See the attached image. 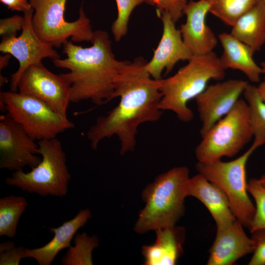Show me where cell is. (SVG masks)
Returning <instances> with one entry per match:
<instances>
[{"label": "cell", "mask_w": 265, "mask_h": 265, "mask_svg": "<svg viewBox=\"0 0 265 265\" xmlns=\"http://www.w3.org/2000/svg\"><path fill=\"white\" fill-rule=\"evenodd\" d=\"M147 62L138 57L123 68L113 95V99L120 97L119 104L106 115L98 117L87 132L92 149L96 150L103 139L116 135L120 155L132 151L139 126L160 119L162 79L151 78L145 68Z\"/></svg>", "instance_id": "6da1fadb"}, {"label": "cell", "mask_w": 265, "mask_h": 265, "mask_svg": "<svg viewBox=\"0 0 265 265\" xmlns=\"http://www.w3.org/2000/svg\"><path fill=\"white\" fill-rule=\"evenodd\" d=\"M90 42V47L83 48L66 41L62 45L66 57L52 62L69 71L59 75L70 86L71 102L89 100L101 106L113 99L120 74L129 61L115 58L109 34L105 30L94 31Z\"/></svg>", "instance_id": "7a4b0ae2"}, {"label": "cell", "mask_w": 265, "mask_h": 265, "mask_svg": "<svg viewBox=\"0 0 265 265\" xmlns=\"http://www.w3.org/2000/svg\"><path fill=\"white\" fill-rule=\"evenodd\" d=\"M188 168L174 167L157 176L142 192L145 207L140 211L134 227L135 232L172 227L184 215Z\"/></svg>", "instance_id": "3957f363"}, {"label": "cell", "mask_w": 265, "mask_h": 265, "mask_svg": "<svg viewBox=\"0 0 265 265\" xmlns=\"http://www.w3.org/2000/svg\"><path fill=\"white\" fill-rule=\"evenodd\" d=\"M187 63L172 76L161 80V110L174 112L180 121L192 120L193 113L188 102L195 99L208 86L211 80H221L225 75L219 57L213 51L193 55Z\"/></svg>", "instance_id": "277c9868"}, {"label": "cell", "mask_w": 265, "mask_h": 265, "mask_svg": "<svg viewBox=\"0 0 265 265\" xmlns=\"http://www.w3.org/2000/svg\"><path fill=\"white\" fill-rule=\"evenodd\" d=\"M41 160L28 172H13L5 180L8 186L41 196H65L71 175L66 164V154L61 141L56 138L37 141Z\"/></svg>", "instance_id": "5b68a950"}, {"label": "cell", "mask_w": 265, "mask_h": 265, "mask_svg": "<svg viewBox=\"0 0 265 265\" xmlns=\"http://www.w3.org/2000/svg\"><path fill=\"white\" fill-rule=\"evenodd\" d=\"M264 144L262 142L254 140L246 152L234 160L198 161L195 166L199 174L216 185L224 192L236 218L248 229L256 208L247 194L246 165L253 152Z\"/></svg>", "instance_id": "8992f818"}, {"label": "cell", "mask_w": 265, "mask_h": 265, "mask_svg": "<svg viewBox=\"0 0 265 265\" xmlns=\"http://www.w3.org/2000/svg\"><path fill=\"white\" fill-rule=\"evenodd\" d=\"M253 137L249 110L239 99L232 109L202 136L195 155L198 161L211 162L237 155Z\"/></svg>", "instance_id": "52a82bcc"}, {"label": "cell", "mask_w": 265, "mask_h": 265, "mask_svg": "<svg viewBox=\"0 0 265 265\" xmlns=\"http://www.w3.org/2000/svg\"><path fill=\"white\" fill-rule=\"evenodd\" d=\"M0 106L37 141L56 138L75 127L67 117L58 114L42 100L17 91L1 92Z\"/></svg>", "instance_id": "ba28073f"}, {"label": "cell", "mask_w": 265, "mask_h": 265, "mask_svg": "<svg viewBox=\"0 0 265 265\" xmlns=\"http://www.w3.org/2000/svg\"><path fill=\"white\" fill-rule=\"evenodd\" d=\"M34 12L33 27L38 36L53 47H59L71 38L72 42H90L94 31L82 2L78 18L66 21L64 12L67 0H28Z\"/></svg>", "instance_id": "9c48e42d"}, {"label": "cell", "mask_w": 265, "mask_h": 265, "mask_svg": "<svg viewBox=\"0 0 265 265\" xmlns=\"http://www.w3.org/2000/svg\"><path fill=\"white\" fill-rule=\"evenodd\" d=\"M33 12L32 9L24 13V23L19 36L3 37L0 43V51L11 54L19 62V68L11 75L10 87L12 92L17 91L20 77L28 67L42 62L46 58L52 60L60 58L53 46L36 33L32 24Z\"/></svg>", "instance_id": "30bf717a"}, {"label": "cell", "mask_w": 265, "mask_h": 265, "mask_svg": "<svg viewBox=\"0 0 265 265\" xmlns=\"http://www.w3.org/2000/svg\"><path fill=\"white\" fill-rule=\"evenodd\" d=\"M38 144L7 113L0 116V168L11 171L32 169L41 160Z\"/></svg>", "instance_id": "8fae6325"}, {"label": "cell", "mask_w": 265, "mask_h": 265, "mask_svg": "<svg viewBox=\"0 0 265 265\" xmlns=\"http://www.w3.org/2000/svg\"><path fill=\"white\" fill-rule=\"evenodd\" d=\"M18 89L20 93L42 100L58 114L67 117L71 103L70 86L59 75L51 72L42 62L30 66L23 72Z\"/></svg>", "instance_id": "7c38bea8"}, {"label": "cell", "mask_w": 265, "mask_h": 265, "mask_svg": "<svg viewBox=\"0 0 265 265\" xmlns=\"http://www.w3.org/2000/svg\"><path fill=\"white\" fill-rule=\"evenodd\" d=\"M248 84L238 79L217 82L208 85L195 99L202 123L201 137L232 109Z\"/></svg>", "instance_id": "4fadbf2b"}, {"label": "cell", "mask_w": 265, "mask_h": 265, "mask_svg": "<svg viewBox=\"0 0 265 265\" xmlns=\"http://www.w3.org/2000/svg\"><path fill=\"white\" fill-rule=\"evenodd\" d=\"M159 13L163 26L162 36L153 57L145 66L151 77L156 80L161 79L164 70L168 74L179 61H188L193 56L169 13L165 11Z\"/></svg>", "instance_id": "5bb4252c"}, {"label": "cell", "mask_w": 265, "mask_h": 265, "mask_svg": "<svg viewBox=\"0 0 265 265\" xmlns=\"http://www.w3.org/2000/svg\"><path fill=\"white\" fill-rule=\"evenodd\" d=\"M210 9L208 0H190L184 9L186 21L180 30L185 43L193 55L210 53L217 45L218 39L206 21Z\"/></svg>", "instance_id": "9a60e30c"}, {"label": "cell", "mask_w": 265, "mask_h": 265, "mask_svg": "<svg viewBox=\"0 0 265 265\" xmlns=\"http://www.w3.org/2000/svg\"><path fill=\"white\" fill-rule=\"evenodd\" d=\"M243 226L237 219L229 226L216 229L207 265H231L241 257L253 252V241L246 235Z\"/></svg>", "instance_id": "2e32d148"}, {"label": "cell", "mask_w": 265, "mask_h": 265, "mask_svg": "<svg viewBox=\"0 0 265 265\" xmlns=\"http://www.w3.org/2000/svg\"><path fill=\"white\" fill-rule=\"evenodd\" d=\"M186 195L197 198L206 207L216 223V229L229 226L237 220L224 192L201 174L189 178Z\"/></svg>", "instance_id": "e0dca14e"}, {"label": "cell", "mask_w": 265, "mask_h": 265, "mask_svg": "<svg viewBox=\"0 0 265 265\" xmlns=\"http://www.w3.org/2000/svg\"><path fill=\"white\" fill-rule=\"evenodd\" d=\"M91 216L89 209H82L73 218L66 221L60 226L50 228L51 233L54 234L52 239L40 247L25 248L24 258H33L39 265H50L61 250L71 246L74 236L85 225Z\"/></svg>", "instance_id": "ac0fdd59"}, {"label": "cell", "mask_w": 265, "mask_h": 265, "mask_svg": "<svg viewBox=\"0 0 265 265\" xmlns=\"http://www.w3.org/2000/svg\"><path fill=\"white\" fill-rule=\"evenodd\" d=\"M218 39L223 49L219 59L223 69L240 71L250 81L259 82L262 69L253 58L255 53L252 50L230 33L222 32L218 35Z\"/></svg>", "instance_id": "d6986e66"}, {"label": "cell", "mask_w": 265, "mask_h": 265, "mask_svg": "<svg viewBox=\"0 0 265 265\" xmlns=\"http://www.w3.org/2000/svg\"><path fill=\"white\" fill-rule=\"evenodd\" d=\"M154 244L142 247L146 265H173L182 254L185 232L175 226L158 229Z\"/></svg>", "instance_id": "ffe728a7"}, {"label": "cell", "mask_w": 265, "mask_h": 265, "mask_svg": "<svg viewBox=\"0 0 265 265\" xmlns=\"http://www.w3.org/2000/svg\"><path fill=\"white\" fill-rule=\"evenodd\" d=\"M230 33L255 53L265 45V2L261 0L240 16L231 26Z\"/></svg>", "instance_id": "44dd1931"}, {"label": "cell", "mask_w": 265, "mask_h": 265, "mask_svg": "<svg viewBox=\"0 0 265 265\" xmlns=\"http://www.w3.org/2000/svg\"><path fill=\"white\" fill-rule=\"evenodd\" d=\"M28 205L25 197L9 195L0 199V236L14 238L19 220Z\"/></svg>", "instance_id": "7402d4cb"}, {"label": "cell", "mask_w": 265, "mask_h": 265, "mask_svg": "<svg viewBox=\"0 0 265 265\" xmlns=\"http://www.w3.org/2000/svg\"><path fill=\"white\" fill-rule=\"evenodd\" d=\"M74 246H70L63 257V265H92V254L99 246L97 236H89L86 233H78L74 240Z\"/></svg>", "instance_id": "603a6c76"}, {"label": "cell", "mask_w": 265, "mask_h": 265, "mask_svg": "<svg viewBox=\"0 0 265 265\" xmlns=\"http://www.w3.org/2000/svg\"><path fill=\"white\" fill-rule=\"evenodd\" d=\"M210 13L227 25L232 26L242 14L261 0H208Z\"/></svg>", "instance_id": "cb8c5ba5"}, {"label": "cell", "mask_w": 265, "mask_h": 265, "mask_svg": "<svg viewBox=\"0 0 265 265\" xmlns=\"http://www.w3.org/2000/svg\"><path fill=\"white\" fill-rule=\"evenodd\" d=\"M243 95L249 108L254 140L265 143V102L260 98L257 87L249 83Z\"/></svg>", "instance_id": "d4e9b609"}, {"label": "cell", "mask_w": 265, "mask_h": 265, "mask_svg": "<svg viewBox=\"0 0 265 265\" xmlns=\"http://www.w3.org/2000/svg\"><path fill=\"white\" fill-rule=\"evenodd\" d=\"M118 14L111 26V31L116 42L119 41L127 33L130 16L134 9L147 0H115Z\"/></svg>", "instance_id": "484cf974"}, {"label": "cell", "mask_w": 265, "mask_h": 265, "mask_svg": "<svg viewBox=\"0 0 265 265\" xmlns=\"http://www.w3.org/2000/svg\"><path fill=\"white\" fill-rule=\"evenodd\" d=\"M247 188L256 203L255 214L249 229L251 233L265 229V187L260 185L256 179H252L247 183Z\"/></svg>", "instance_id": "4316f807"}, {"label": "cell", "mask_w": 265, "mask_h": 265, "mask_svg": "<svg viewBox=\"0 0 265 265\" xmlns=\"http://www.w3.org/2000/svg\"><path fill=\"white\" fill-rule=\"evenodd\" d=\"M187 2V0H147V3L155 6L158 13L163 11L168 13L175 23L184 14V9Z\"/></svg>", "instance_id": "83f0119b"}, {"label": "cell", "mask_w": 265, "mask_h": 265, "mask_svg": "<svg viewBox=\"0 0 265 265\" xmlns=\"http://www.w3.org/2000/svg\"><path fill=\"white\" fill-rule=\"evenodd\" d=\"M25 249L24 247H16L12 241L0 243V265H19L21 260L24 258Z\"/></svg>", "instance_id": "f1b7e54d"}, {"label": "cell", "mask_w": 265, "mask_h": 265, "mask_svg": "<svg viewBox=\"0 0 265 265\" xmlns=\"http://www.w3.org/2000/svg\"><path fill=\"white\" fill-rule=\"evenodd\" d=\"M254 243L253 254L249 265H265V229L251 232Z\"/></svg>", "instance_id": "f546056e"}, {"label": "cell", "mask_w": 265, "mask_h": 265, "mask_svg": "<svg viewBox=\"0 0 265 265\" xmlns=\"http://www.w3.org/2000/svg\"><path fill=\"white\" fill-rule=\"evenodd\" d=\"M24 17L18 15L1 19L0 20V35L2 37L16 35L22 29Z\"/></svg>", "instance_id": "4dcf8cb0"}, {"label": "cell", "mask_w": 265, "mask_h": 265, "mask_svg": "<svg viewBox=\"0 0 265 265\" xmlns=\"http://www.w3.org/2000/svg\"><path fill=\"white\" fill-rule=\"evenodd\" d=\"M12 11L23 12L24 13L33 9L29 1L27 0H0Z\"/></svg>", "instance_id": "1f68e13d"}, {"label": "cell", "mask_w": 265, "mask_h": 265, "mask_svg": "<svg viewBox=\"0 0 265 265\" xmlns=\"http://www.w3.org/2000/svg\"><path fill=\"white\" fill-rule=\"evenodd\" d=\"M256 87L260 98L265 102V80L261 82Z\"/></svg>", "instance_id": "d6a6232c"}, {"label": "cell", "mask_w": 265, "mask_h": 265, "mask_svg": "<svg viewBox=\"0 0 265 265\" xmlns=\"http://www.w3.org/2000/svg\"><path fill=\"white\" fill-rule=\"evenodd\" d=\"M11 55L9 53H6L5 55L0 56V70H1L6 67L9 63V60Z\"/></svg>", "instance_id": "836d02e7"}, {"label": "cell", "mask_w": 265, "mask_h": 265, "mask_svg": "<svg viewBox=\"0 0 265 265\" xmlns=\"http://www.w3.org/2000/svg\"><path fill=\"white\" fill-rule=\"evenodd\" d=\"M256 181L260 185L265 187V174L262 176L259 179H256Z\"/></svg>", "instance_id": "e575fe53"}, {"label": "cell", "mask_w": 265, "mask_h": 265, "mask_svg": "<svg viewBox=\"0 0 265 265\" xmlns=\"http://www.w3.org/2000/svg\"><path fill=\"white\" fill-rule=\"evenodd\" d=\"M8 82V79L0 75V85L3 86L5 83Z\"/></svg>", "instance_id": "d590c367"}, {"label": "cell", "mask_w": 265, "mask_h": 265, "mask_svg": "<svg viewBox=\"0 0 265 265\" xmlns=\"http://www.w3.org/2000/svg\"><path fill=\"white\" fill-rule=\"evenodd\" d=\"M260 65L262 69V74L264 76L265 80V61L261 62Z\"/></svg>", "instance_id": "8d00e7d4"}, {"label": "cell", "mask_w": 265, "mask_h": 265, "mask_svg": "<svg viewBox=\"0 0 265 265\" xmlns=\"http://www.w3.org/2000/svg\"><path fill=\"white\" fill-rule=\"evenodd\" d=\"M265 2V0H263Z\"/></svg>", "instance_id": "74e56055"}]
</instances>
